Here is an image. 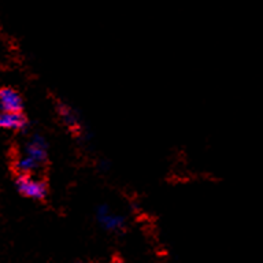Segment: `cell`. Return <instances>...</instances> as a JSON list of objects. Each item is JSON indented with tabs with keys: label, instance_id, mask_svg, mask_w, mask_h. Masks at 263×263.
Here are the masks:
<instances>
[{
	"label": "cell",
	"instance_id": "1",
	"mask_svg": "<svg viewBox=\"0 0 263 263\" xmlns=\"http://www.w3.org/2000/svg\"><path fill=\"white\" fill-rule=\"evenodd\" d=\"M16 188L24 196L32 199H44L47 195V186L43 181L32 178L28 174H21L16 180Z\"/></svg>",
	"mask_w": 263,
	"mask_h": 263
},
{
	"label": "cell",
	"instance_id": "5",
	"mask_svg": "<svg viewBox=\"0 0 263 263\" xmlns=\"http://www.w3.org/2000/svg\"><path fill=\"white\" fill-rule=\"evenodd\" d=\"M26 118L21 112H0V127L4 129H25Z\"/></svg>",
	"mask_w": 263,
	"mask_h": 263
},
{
	"label": "cell",
	"instance_id": "2",
	"mask_svg": "<svg viewBox=\"0 0 263 263\" xmlns=\"http://www.w3.org/2000/svg\"><path fill=\"white\" fill-rule=\"evenodd\" d=\"M25 151H26V156L41 164L47 159V141L41 135H33Z\"/></svg>",
	"mask_w": 263,
	"mask_h": 263
},
{
	"label": "cell",
	"instance_id": "3",
	"mask_svg": "<svg viewBox=\"0 0 263 263\" xmlns=\"http://www.w3.org/2000/svg\"><path fill=\"white\" fill-rule=\"evenodd\" d=\"M0 108L4 112H21L22 110L21 96L11 88L0 89Z\"/></svg>",
	"mask_w": 263,
	"mask_h": 263
},
{
	"label": "cell",
	"instance_id": "6",
	"mask_svg": "<svg viewBox=\"0 0 263 263\" xmlns=\"http://www.w3.org/2000/svg\"><path fill=\"white\" fill-rule=\"evenodd\" d=\"M16 167H18V170H20L21 173H30L39 167V163H37V162H34L32 158L25 156V158H21V159L18 160Z\"/></svg>",
	"mask_w": 263,
	"mask_h": 263
},
{
	"label": "cell",
	"instance_id": "4",
	"mask_svg": "<svg viewBox=\"0 0 263 263\" xmlns=\"http://www.w3.org/2000/svg\"><path fill=\"white\" fill-rule=\"evenodd\" d=\"M98 219L100 221V223H103V226L108 230L119 229V228L123 225V218L119 217V215L111 214L110 210H108V207H107L106 204L99 205Z\"/></svg>",
	"mask_w": 263,
	"mask_h": 263
}]
</instances>
